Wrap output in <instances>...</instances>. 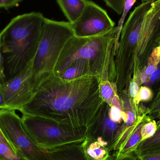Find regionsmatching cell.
I'll list each match as a JSON object with an SVG mask.
<instances>
[{
    "mask_svg": "<svg viewBox=\"0 0 160 160\" xmlns=\"http://www.w3.org/2000/svg\"><path fill=\"white\" fill-rule=\"evenodd\" d=\"M88 2V0H57L58 5L71 23L80 18Z\"/></svg>",
    "mask_w": 160,
    "mask_h": 160,
    "instance_id": "14",
    "label": "cell"
},
{
    "mask_svg": "<svg viewBox=\"0 0 160 160\" xmlns=\"http://www.w3.org/2000/svg\"></svg>",
    "mask_w": 160,
    "mask_h": 160,
    "instance_id": "33",
    "label": "cell"
},
{
    "mask_svg": "<svg viewBox=\"0 0 160 160\" xmlns=\"http://www.w3.org/2000/svg\"><path fill=\"white\" fill-rule=\"evenodd\" d=\"M135 151L139 155L160 152V123L158 124L155 134L152 137L142 141L137 145Z\"/></svg>",
    "mask_w": 160,
    "mask_h": 160,
    "instance_id": "16",
    "label": "cell"
},
{
    "mask_svg": "<svg viewBox=\"0 0 160 160\" xmlns=\"http://www.w3.org/2000/svg\"><path fill=\"white\" fill-rule=\"evenodd\" d=\"M144 113L140 115L137 125L132 132L122 147L114 155V158H120L135 151L137 145L142 141L141 129L143 124L150 120Z\"/></svg>",
    "mask_w": 160,
    "mask_h": 160,
    "instance_id": "12",
    "label": "cell"
},
{
    "mask_svg": "<svg viewBox=\"0 0 160 160\" xmlns=\"http://www.w3.org/2000/svg\"><path fill=\"white\" fill-rule=\"evenodd\" d=\"M112 160H141V159L136 151H134L124 157L118 158L114 157Z\"/></svg>",
    "mask_w": 160,
    "mask_h": 160,
    "instance_id": "27",
    "label": "cell"
},
{
    "mask_svg": "<svg viewBox=\"0 0 160 160\" xmlns=\"http://www.w3.org/2000/svg\"><path fill=\"white\" fill-rule=\"evenodd\" d=\"M74 36L70 22L45 18L39 45L32 63L35 90L41 81L53 74L63 49Z\"/></svg>",
    "mask_w": 160,
    "mask_h": 160,
    "instance_id": "5",
    "label": "cell"
},
{
    "mask_svg": "<svg viewBox=\"0 0 160 160\" xmlns=\"http://www.w3.org/2000/svg\"><path fill=\"white\" fill-rule=\"evenodd\" d=\"M0 160H27L8 144L0 141Z\"/></svg>",
    "mask_w": 160,
    "mask_h": 160,
    "instance_id": "18",
    "label": "cell"
},
{
    "mask_svg": "<svg viewBox=\"0 0 160 160\" xmlns=\"http://www.w3.org/2000/svg\"><path fill=\"white\" fill-rule=\"evenodd\" d=\"M57 76L65 80H72L86 76L94 77L88 65L81 61L74 62Z\"/></svg>",
    "mask_w": 160,
    "mask_h": 160,
    "instance_id": "15",
    "label": "cell"
},
{
    "mask_svg": "<svg viewBox=\"0 0 160 160\" xmlns=\"http://www.w3.org/2000/svg\"><path fill=\"white\" fill-rule=\"evenodd\" d=\"M158 124L155 120H150L144 123L141 129L142 141L152 137L157 131Z\"/></svg>",
    "mask_w": 160,
    "mask_h": 160,
    "instance_id": "21",
    "label": "cell"
},
{
    "mask_svg": "<svg viewBox=\"0 0 160 160\" xmlns=\"http://www.w3.org/2000/svg\"><path fill=\"white\" fill-rule=\"evenodd\" d=\"M117 27L96 36L72 37L58 58L53 74L58 76L74 62L81 61L89 67L92 75L100 82H115V45Z\"/></svg>",
    "mask_w": 160,
    "mask_h": 160,
    "instance_id": "2",
    "label": "cell"
},
{
    "mask_svg": "<svg viewBox=\"0 0 160 160\" xmlns=\"http://www.w3.org/2000/svg\"><path fill=\"white\" fill-rule=\"evenodd\" d=\"M0 141L6 143L10 145L9 142L7 140L5 136H4L3 133L2 132V130L1 129V128H0Z\"/></svg>",
    "mask_w": 160,
    "mask_h": 160,
    "instance_id": "30",
    "label": "cell"
},
{
    "mask_svg": "<svg viewBox=\"0 0 160 160\" xmlns=\"http://www.w3.org/2000/svg\"><path fill=\"white\" fill-rule=\"evenodd\" d=\"M107 6L112 9L118 15L122 14L124 0H103Z\"/></svg>",
    "mask_w": 160,
    "mask_h": 160,
    "instance_id": "23",
    "label": "cell"
},
{
    "mask_svg": "<svg viewBox=\"0 0 160 160\" xmlns=\"http://www.w3.org/2000/svg\"><path fill=\"white\" fill-rule=\"evenodd\" d=\"M144 114L151 120L157 118L160 120V86Z\"/></svg>",
    "mask_w": 160,
    "mask_h": 160,
    "instance_id": "19",
    "label": "cell"
},
{
    "mask_svg": "<svg viewBox=\"0 0 160 160\" xmlns=\"http://www.w3.org/2000/svg\"><path fill=\"white\" fill-rule=\"evenodd\" d=\"M158 123H160V120H159V121Z\"/></svg>",
    "mask_w": 160,
    "mask_h": 160,
    "instance_id": "32",
    "label": "cell"
},
{
    "mask_svg": "<svg viewBox=\"0 0 160 160\" xmlns=\"http://www.w3.org/2000/svg\"><path fill=\"white\" fill-rule=\"evenodd\" d=\"M153 2H144L136 7L122 27L114 58L118 95L127 89L132 79L142 27L146 15Z\"/></svg>",
    "mask_w": 160,
    "mask_h": 160,
    "instance_id": "4",
    "label": "cell"
},
{
    "mask_svg": "<svg viewBox=\"0 0 160 160\" xmlns=\"http://www.w3.org/2000/svg\"><path fill=\"white\" fill-rule=\"evenodd\" d=\"M70 24L74 36L80 38L102 34L113 29L115 25L104 9L90 1L80 18Z\"/></svg>",
    "mask_w": 160,
    "mask_h": 160,
    "instance_id": "10",
    "label": "cell"
},
{
    "mask_svg": "<svg viewBox=\"0 0 160 160\" xmlns=\"http://www.w3.org/2000/svg\"><path fill=\"white\" fill-rule=\"evenodd\" d=\"M160 76V70L157 69L150 77H149V80L152 82H154L156 80L158 79L159 78Z\"/></svg>",
    "mask_w": 160,
    "mask_h": 160,
    "instance_id": "28",
    "label": "cell"
},
{
    "mask_svg": "<svg viewBox=\"0 0 160 160\" xmlns=\"http://www.w3.org/2000/svg\"><path fill=\"white\" fill-rule=\"evenodd\" d=\"M4 100L3 95L2 89L0 88V110L4 109Z\"/></svg>",
    "mask_w": 160,
    "mask_h": 160,
    "instance_id": "29",
    "label": "cell"
},
{
    "mask_svg": "<svg viewBox=\"0 0 160 160\" xmlns=\"http://www.w3.org/2000/svg\"><path fill=\"white\" fill-rule=\"evenodd\" d=\"M32 63L0 87L3 95L4 109L18 110L26 105L33 96L34 86Z\"/></svg>",
    "mask_w": 160,
    "mask_h": 160,
    "instance_id": "9",
    "label": "cell"
},
{
    "mask_svg": "<svg viewBox=\"0 0 160 160\" xmlns=\"http://www.w3.org/2000/svg\"><path fill=\"white\" fill-rule=\"evenodd\" d=\"M160 44V0L153 2L146 15L135 55L133 77L141 75Z\"/></svg>",
    "mask_w": 160,
    "mask_h": 160,
    "instance_id": "8",
    "label": "cell"
},
{
    "mask_svg": "<svg viewBox=\"0 0 160 160\" xmlns=\"http://www.w3.org/2000/svg\"><path fill=\"white\" fill-rule=\"evenodd\" d=\"M136 1V0H124L122 16L118 22V26H117V29L116 38L115 45V53L117 48L118 45L121 30H122L126 16L128 15L129 11L130 10L132 7L133 6Z\"/></svg>",
    "mask_w": 160,
    "mask_h": 160,
    "instance_id": "20",
    "label": "cell"
},
{
    "mask_svg": "<svg viewBox=\"0 0 160 160\" xmlns=\"http://www.w3.org/2000/svg\"><path fill=\"white\" fill-rule=\"evenodd\" d=\"M138 156L141 160H160V152H154L142 155H138Z\"/></svg>",
    "mask_w": 160,
    "mask_h": 160,
    "instance_id": "26",
    "label": "cell"
},
{
    "mask_svg": "<svg viewBox=\"0 0 160 160\" xmlns=\"http://www.w3.org/2000/svg\"><path fill=\"white\" fill-rule=\"evenodd\" d=\"M2 35L0 34V87L6 81L3 57L2 53Z\"/></svg>",
    "mask_w": 160,
    "mask_h": 160,
    "instance_id": "24",
    "label": "cell"
},
{
    "mask_svg": "<svg viewBox=\"0 0 160 160\" xmlns=\"http://www.w3.org/2000/svg\"><path fill=\"white\" fill-rule=\"evenodd\" d=\"M0 128L13 149L27 160H49L48 151L39 148L27 134L16 111L0 110Z\"/></svg>",
    "mask_w": 160,
    "mask_h": 160,
    "instance_id": "7",
    "label": "cell"
},
{
    "mask_svg": "<svg viewBox=\"0 0 160 160\" xmlns=\"http://www.w3.org/2000/svg\"><path fill=\"white\" fill-rule=\"evenodd\" d=\"M22 0H0V9L8 10L18 7Z\"/></svg>",
    "mask_w": 160,
    "mask_h": 160,
    "instance_id": "25",
    "label": "cell"
},
{
    "mask_svg": "<svg viewBox=\"0 0 160 160\" xmlns=\"http://www.w3.org/2000/svg\"><path fill=\"white\" fill-rule=\"evenodd\" d=\"M142 2H155V0H142Z\"/></svg>",
    "mask_w": 160,
    "mask_h": 160,
    "instance_id": "31",
    "label": "cell"
},
{
    "mask_svg": "<svg viewBox=\"0 0 160 160\" xmlns=\"http://www.w3.org/2000/svg\"><path fill=\"white\" fill-rule=\"evenodd\" d=\"M80 144H71L47 151L49 160H86Z\"/></svg>",
    "mask_w": 160,
    "mask_h": 160,
    "instance_id": "13",
    "label": "cell"
},
{
    "mask_svg": "<svg viewBox=\"0 0 160 160\" xmlns=\"http://www.w3.org/2000/svg\"><path fill=\"white\" fill-rule=\"evenodd\" d=\"M22 126L38 147L46 151L71 144L81 143L86 129H75L40 117L22 115Z\"/></svg>",
    "mask_w": 160,
    "mask_h": 160,
    "instance_id": "6",
    "label": "cell"
},
{
    "mask_svg": "<svg viewBox=\"0 0 160 160\" xmlns=\"http://www.w3.org/2000/svg\"><path fill=\"white\" fill-rule=\"evenodd\" d=\"M45 18L40 12L19 15L12 19L0 32L5 69L7 68L11 78L32 62L39 45Z\"/></svg>",
    "mask_w": 160,
    "mask_h": 160,
    "instance_id": "3",
    "label": "cell"
},
{
    "mask_svg": "<svg viewBox=\"0 0 160 160\" xmlns=\"http://www.w3.org/2000/svg\"><path fill=\"white\" fill-rule=\"evenodd\" d=\"M100 81L86 76L65 80L52 74L40 82L20 112L75 129H86L102 108Z\"/></svg>",
    "mask_w": 160,
    "mask_h": 160,
    "instance_id": "1",
    "label": "cell"
},
{
    "mask_svg": "<svg viewBox=\"0 0 160 160\" xmlns=\"http://www.w3.org/2000/svg\"><path fill=\"white\" fill-rule=\"evenodd\" d=\"M80 145L86 160H112L114 157L108 148L91 138L86 137Z\"/></svg>",
    "mask_w": 160,
    "mask_h": 160,
    "instance_id": "11",
    "label": "cell"
},
{
    "mask_svg": "<svg viewBox=\"0 0 160 160\" xmlns=\"http://www.w3.org/2000/svg\"><path fill=\"white\" fill-rule=\"evenodd\" d=\"M139 86L140 85L137 81L134 80H131L129 83L127 89L129 97L131 101L132 106L134 107V109H135V108L133 106V102L137 99V97H138L140 88Z\"/></svg>",
    "mask_w": 160,
    "mask_h": 160,
    "instance_id": "22",
    "label": "cell"
},
{
    "mask_svg": "<svg viewBox=\"0 0 160 160\" xmlns=\"http://www.w3.org/2000/svg\"><path fill=\"white\" fill-rule=\"evenodd\" d=\"M99 93L103 101L111 106L114 97L118 95L116 83L109 81L100 82Z\"/></svg>",
    "mask_w": 160,
    "mask_h": 160,
    "instance_id": "17",
    "label": "cell"
}]
</instances>
